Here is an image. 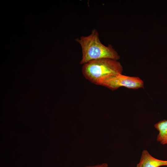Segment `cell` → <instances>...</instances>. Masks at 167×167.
<instances>
[{"label": "cell", "mask_w": 167, "mask_h": 167, "mask_svg": "<svg viewBox=\"0 0 167 167\" xmlns=\"http://www.w3.org/2000/svg\"><path fill=\"white\" fill-rule=\"evenodd\" d=\"M80 45L82 56L80 62L84 64L90 61L103 58H109L118 60L120 56L112 45L106 46L100 41L97 31L94 29L88 36H83L75 39Z\"/></svg>", "instance_id": "1"}, {"label": "cell", "mask_w": 167, "mask_h": 167, "mask_svg": "<svg viewBox=\"0 0 167 167\" xmlns=\"http://www.w3.org/2000/svg\"><path fill=\"white\" fill-rule=\"evenodd\" d=\"M123 68L116 60L103 58L90 61L83 65L82 74L93 84L100 85L108 77L115 74H122Z\"/></svg>", "instance_id": "2"}, {"label": "cell", "mask_w": 167, "mask_h": 167, "mask_svg": "<svg viewBox=\"0 0 167 167\" xmlns=\"http://www.w3.org/2000/svg\"><path fill=\"white\" fill-rule=\"evenodd\" d=\"M100 85L106 87L112 91L122 87L136 89L143 88L144 82L139 77L118 74L108 77L101 83Z\"/></svg>", "instance_id": "3"}, {"label": "cell", "mask_w": 167, "mask_h": 167, "mask_svg": "<svg viewBox=\"0 0 167 167\" xmlns=\"http://www.w3.org/2000/svg\"><path fill=\"white\" fill-rule=\"evenodd\" d=\"M139 164L141 167H159L167 166V161L156 159L152 156L146 150H143L141 153Z\"/></svg>", "instance_id": "4"}, {"label": "cell", "mask_w": 167, "mask_h": 167, "mask_svg": "<svg viewBox=\"0 0 167 167\" xmlns=\"http://www.w3.org/2000/svg\"><path fill=\"white\" fill-rule=\"evenodd\" d=\"M154 126L159 132L156 138L157 141L162 145L167 144V120L160 121Z\"/></svg>", "instance_id": "5"}, {"label": "cell", "mask_w": 167, "mask_h": 167, "mask_svg": "<svg viewBox=\"0 0 167 167\" xmlns=\"http://www.w3.org/2000/svg\"><path fill=\"white\" fill-rule=\"evenodd\" d=\"M108 164L106 163H103L99 165H90L84 167H108Z\"/></svg>", "instance_id": "6"}, {"label": "cell", "mask_w": 167, "mask_h": 167, "mask_svg": "<svg viewBox=\"0 0 167 167\" xmlns=\"http://www.w3.org/2000/svg\"><path fill=\"white\" fill-rule=\"evenodd\" d=\"M136 167H141L140 165L139 164H137L136 165Z\"/></svg>", "instance_id": "7"}, {"label": "cell", "mask_w": 167, "mask_h": 167, "mask_svg": "<svg viewBox=\"0 0 167 167\" xmlns=\"http://www.w3.org/2000/svg\"></svg>", "instance_id": "8"}]
</instances>
